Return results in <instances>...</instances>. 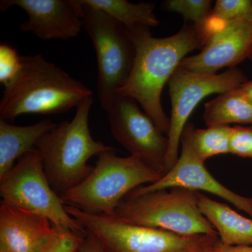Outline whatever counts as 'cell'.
<instances>
[{"instance_id":"cell-1","label":"cell","mask_w":252,"mask_h":252,"mask_svg":"<svg viewBox=\"0 0 252 252\" xmlns=\"http://www.w3.org/2000/svg\"><path fill=\"white\" fill-rule=\"evenodd\" d=\"M131 32L136 46L135 61L128 79L117 94L135 99L167 136L170 120L162 108V89L185 56L203 49L205 43L195 26L187 22L178 32L167 37H154L146 26Z\"/></svg>"},{"instance_id":"cell-2","label":"cell","mask_w":252,"mask_h":252,"mask_svg":"<svg viewBox=\"0 0 252 252\" xmlns=\"http://www.w3.org/2000/svg\"><path fill=\"white\" fill-rule=\"evenodd\" d=\"M22 68L5 87L0 119L23 114H56L77 107L93 92L40 54L21 56Z\"/></svg>"},{"instance_id":"cell-3","label":"cell","mask_w":252,"mask_h":252,"mask_svg":"<svg viewBox=\"0 0 252 252\" xmlns=\"http://www.w3.org/2000/svg\"><path fill=\"white\" fill-rule=\"evenodd\" d=\"M93 103V96L83 101L72 121L56 125L36 144L48 180L59 195L91 173L94 166L88 162L91 158L115 150L91 136L89 114Z\"/></svg>"},{"instance_id":"cell-4","label":"cell","mask_w":252,"mask_h":252,"mask_svg":"<svg viewBox=\"0 0 252 252\" xmlns=\"http://www.w3.org/2000/svg\"><path fill=\"white\" fill-rule=\"evenodd\" d=\"M163 176L140 159L118 157L115 150L97 157L92 171L80 184L61 194L64 205L89 213L114 217L122 200L144 184Z\"/></svg>"},{"instance_id":"cell-5","label":"cell","mask_w":252,"mask_h":252,"mask_svg":"<svg viewBox=\"0 0 252 252\" xmlns=\"http://www.w3.org/2000/svg\"><path fill=\"white\" fill-rule=\"evenodd\" d=\"M198 191L181 187L127 196L115 217L124 223L167 230L183 236L218 235L200 212Z\"/></svg>"},{"instance_id":"cell-6","label":"cell","mask_w":252,"mask_h":252,"mask_svg":"<svg viewBox=\"0 0 252 252\" xmlns=\"http://www.w3.org/2000/svg\"><path fill=\"white\" fill-rule=\"evenodd\" d=\"M66 211L97 238L104 252H193L212 246L218 235L183 236L124 223L115 217L89 213L66 205Z\"/></svg>"},{"instance_id":"cell-7","label":"cell","mask_w":252,"mask_h":252,"mask_svg":"<svg viewBox=\"0 0 252 252\" xmlns=\"http://www.w3.org/2000/svg\"><path fill=\"white\" fill-rule=\"evenodd\" d=\"M81 4L83 28L90 36L97 56V95L106 112L130 75L135 59V41L132 32L112 16Z\"/></svg>"},{"instance_id":"cell-8","label":"cell","mask_w":252,"mask_h":252,"mask_svg":"<svg viewBox=\"0 0 252 252\" xmlns=\"http://www.w3.org/2000/svg\"><path fill=\"white\" fill-rule=\"evenodd\" d=\"M0 196L6 205L46 217L56 226L78 234L87 233L67 213L62 199L50 185L36 149L21 157L0 177Z\"/></svg>"},{"instance_id":"cell-9","label":"cell","mask_w":252,"mask_h":252,"mask_svg":"<svg viewBox=\"0 0 252 252\" xmlns=\"http://www.w3.org/2000/svg\"><path fill=\"white\" fill-rule=\"evenodd\" d=\"M247 81L237 68L220 74H199L180 67L176 69L168 82L172 109L165 174L178 160L182 132L196 106L207 96L232 90Z\"/></svg>"},{"instance_id":"cell-10","label":"cell","mask_w":252,"mask_h":252,"mask_svg":"<svg viewBox=\"0 0 252 252\" xmlns=\"http://www.w3.org/2000/svg\"><path fill=\"white\" fill-rule=\"evenodd\" d=\"M132 97L117 94L106 112L114 138L130 154L165 175L168 138Z\"/></svg>"},{"instance_id":"cell-11","label":"cell","mask_w":252,"mask_h":252,"mask_svg":"<svg viewBox=\"0 0 252 252\" xmlns=\"http://www.w3.org/2000/svg\"><path fill=\"white\" fill-rule=\"evenodd\" d=\"M195 128L192 123L188 122L185 126L181 137V154L170 171L166 172L157 182L134 189L127 195L136 196L174 187L198 192L203 190L226 200L252 217V198L239 195L220 184L207 170L205 162L199 158L192 142V135Z\"/></svg>"},{"instance_id":"cell-12","label":"cell","mask_w":252,"mask_h":252,"mask_svg":"<svg viewBox=\"0 0 252 252\" xmlns=\"http://www.w3.org/2000/svg\"><path fill=\"white\" fill-rule=\"evenodd\" d=\"M26 11L28 20L20 26L43 40L77 37L83 28V7L78 0H1L0 10L11 6Z\"/></svg>"},{"instance_id":"cell-13","label":"cell","mask_w":252,"mask_h":252,"mask_svg":"<svg viewBox=\"0 0 252 252\" xmlns=\"http://www.w3.org/2000/svg\"><path fill=\"white\" fill-rule=\"evenodd\" d=\"M252 51V16L228 24L207 41L200 52L182 60L179 67L203 74L235 68Z\"/></svg>"},{"instance_id":"cell-14","label":"cell","mask_w":252,"mask_h":252,"mask_svg":"<svg viewBox=\"0 0 252 252\" xmlns=\"http://www.w3.org/2000/svg\"><path fill=\"white\" fill-rule=\"evenodd\" d=\"M59 228L40 215L0 204V252H49Z\"/></svg>"},{"instance_id":"cell-15","label":"cell","mask_w":252,"mask_h":252,"mask_svg":"<svg viewBox=\"0 0 252 252\" xmlns=\"http://www.w3.org/2000/svg\"><path fill=\"white\" fill-rule=\"evenodd\" d=\"M56 125L45 119L33 125L18 126L0 119V177L21 157L36 149L41 137Z\"/></svg>"},{"instance_id":"cell-16","label":"cell","mask_w":252,"mask_h":252,"mask_svg":"<svg viewBox=\"0 0 252 252\" xmlns=\"http://www.w3.org/2000/svg\"><path fill=\"white\" fill-rule=\"evenodd\" d=\"M200 212L216 230L225 245L252 246V220L242 216L224 203L212 200L198 192Z\"/></svg>"},{"instance_id":"cell-17","label":"cell","mask_w":252,"mask_h":252,"mask_svg":"<svg viewBox=\"0 0 252 252\" xmlns=\"http://www.w3.org/2000/svg\"><path fill=\"white\" fill-rule=\"evenodd\" d=\"M207 127L252 124V102L240 86L219 94L205 104L203 115Z\"/></svg>"},{"instance_id":"cell-18","label":"cell","mask_w":252,"mask_h":252,"mask_svg":"<svg viewBox=\"0 0 252 252\" xmlns=\"http://www.w3.org/2000/svg\"><path fill=\"white\" fill-rule=\"evenodd\" d=\"M81 4L101 10L130 31L140 26L157 27L160 22L154 14L153 2L131 3L126 0H79Z\"/></svg>"},{"instance_id":"cell-19","label":"cell","mask_w":252,"mask_h":252,"mask_svg":"<svg viewBox=\"0 0 252 252\" xmlns=\"http://www.w3.org/2000/svg\"><path fill=\"white\" fill-rule=\"evenodd\" d=\"M230 126H215L205 129H194L192 135L193 148L203 162L210 158L230 154Z\"/></svg>"},{"instance_id":"cell-20","label":"cell","mask_w":252,"mask_h":252,"mask_svg":"<svg viewBox=\"0 0 252 252\" xmlns=\"http://www.w3.org/2000/svg\"><path fill=\"white\" fill-rule=\"evenodd\" d=\"M212 4L210 0H167L162 3V9L180 14L185 22L198 29L211 12Z\"/></svg>"},{"instance_id":"cell-21","label":"cell","mask_w":252,"mask_h":252,"mask_svg":"<svg viewBox=\"0 0 252 252\" xmlns=\"http://www.w3.org/2000/svg\"><path fill=\"white\" fill-rule=\"evenodd\" d=\"M22 68L21 56L9 44L0 45V83L4 87L11 84L17 77Z\"/></svg>"},{"instance_id":"cell-22","label":"cell","mask_w":252,"mask_h":252,"mask_svg":"<svg viewBox=\"0 0 252 252\" xmlns=\"http://www.w3.org/2000/svg\"><path fill=\"white\" fill-rule=\"evenodd\" d=\"M230 154L252 159V127H232Z\"/></svg>"},{"instance_id":"cell-23","label":"cell","mask_w":252,"mask_h":252,"mask_svg":"<svg viewBox=\"0 0 252 252\" xmlns=\"http://www.w3.org/2000/svg\"><path fill=\"white\" fill-rule=\"evenodd\" d=\"M59 228V235L49 252H77L84 235L78 234L67 228Z\"/></svg>"},{"instance_id":"cell-24","label":"cell","mask_w":252,"mask_h":252,"mask_svg":"<svg viewBox=\"0 0 252 252\" xmlns=\"http://www.w3.org/2000/svg\"><path fill=\"white\" fill-rule=\"evenodd\" d=\"M77 252H104L99 240L92 233L87 231Z\"/></svg>"},{"instance_id":"cell-25","label":"cell","mask_w":252,"mask_h":252,"mask_svg":"<svg viewBox=\"0 0 252 252\" xmlns=\"http://www.w3.org/2000/svg\"><path fill=\"white\" fill-rule=\"evenodd\" d=\"M212 252H252V246L225 245L219 240Z\"/></svg>"},{"instance_id":"cell-26","label":"cell","mask_w":252,"mask_h":252,"mask_svg":"<svg viewBox=\"0 0 252 252\" xmlns=\"http://www.w3.org/2000/svg\"><path fill=\"white\" fill-rule=\"evenodd\" d=\"M240 89L252 102V81H247L240 86Z\"/></svg>"},{"instance_id":"cell-27","label":"cell","mask_w":252,"mask_h":252,"mask_svg":"<svg viewBox=\"0 0 252 252\" xmlns=\"http://www.w3.org/2000/svg\"><path fill=\"white\" fill-rule=\"evenodd\" d=\"M216 244H215V245H216ZM215 245H212V246L207 247V248L200 249V250H196V251H194L193 252H212L214 247L215 246Z\"/></svg>"},{"instance_id":"cell-28","label":"cell","mask_w":252,"mask_h":252,"mask_svg":"<svg viewBox=\"0 0 252 252\" xmlns=\"http://www.w3.org/2000/svg\"><path fill=\"white\" fill-rule=\"evenodd\" d=\"M249 59L251 60L252 61V51H251V53H250V56H249Z\"/></svg>"}]
</instances>
